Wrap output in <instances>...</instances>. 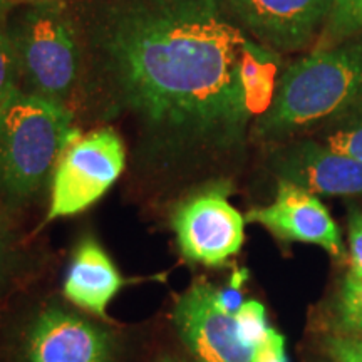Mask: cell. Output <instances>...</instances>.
Segmentation results:
<instances>
[{"mask_svg":"<svg viewBox=\"0 0 362 362\" xmlns=\"http://www.w3.org/2000/svg\"><path fill=\"white\" fill-rule=\"evenodd\" d=\"M226 0H117L93 34L112 107L129 115L156 160H187L243 139L247 35Z\"/></svg>","mask_w":362,"mask_h":362,"instance_id":"cell-1","label":"cell"},{"mask_svg":"<svg viewBox=\"0 0 362 362\" xmlns=\"http://www.w3.org/2000/svg\"><path fill=\"white\" fill-rule=\"evenodd\" d=\"M362 96V34L300 57L280 76L253 133L282 139L341 115Z\"/></svg>","mask_w":362,"mask_h":362,"instance_id":"cell-2","label":"cell"},{"mask_svg":"<svg viewBox=\"0 0 362 362\" xmlns=\"http://www.w3.org/2000/svg\"><path fill=\"white\" fill-rule=\"evenodd\" d=\"M81 133L64 103L13 90L0 104V200L21 208L52 176L66 148Z\"/></svg>","mask_w":362,"mask_h":362,"instance_id":"cell-3","label":"cell"},{"mask_svg":"<svg viewBox=\"0 0 362 362\" xmlns=\"http://www.w3.org/2000/svg\"><path fill=\"white\" fill-rule=\"evenodd\" d=\"M29 93L64 103L81 71V49L61 2L30 0L6 24Z\"/></svg>","mask_w":362,"mask_h":362,"instance_id":"cell-4","label":"cell"},{"mask_svg":"<svg viewBox=\"0 0 362 362\" xmlns=\"http://www.w3.org/2000/svg\"><path fill=\"white\" fill-rule=\"evenodd\" d=\"M126 165V148L112 128L79 134L62 153L51 183V205L44 223L83 214L101 200Z\"/></svg>","mask_w":362,"mask_h":362,"instance_id":"cell-5","label":"cell"},{"mask_svg":"<svg viewBox=\"0 0 362 362\" xmlns=\"http://www.w3.org/2000/svg\"><path fill=\"white\" fill-rule=\"evenodd\" d=\"M228 197L230 185L220 181L192 193L175 208L171 226L185 260L218 269L242 250L247 220Z\"/></svg>","mask_w":362,"mask_h":362,"instance_id":"cell-6","label":"cell"},{"mask_svg":"<svg viewBox=\"0 0 362 362\" xmlns=\"http://www.w3.org/2000/svg\"><path fill=\"white\" fill-rule=\"evenodd\" d=\"M173 322L193 362H253L257 347L240 336L235 315L216 304L215 287L194 280L176 300Z\"/></svg>","mask_w":362,"mask_h":362,"instance_id":"cell-7","label":"cell"},{"mask_svg":"<svg viewBox=\"0 0 362 362\" xmlns=\"http://www.w3.org/2000/svg\"><path fill=\"white\" fill-rule=\"evenodd\" d=\"M111 332L84 317L45 307L25 325L19 362H115Z\"/></svg>","mask_w":362,"mask_h":362,"instance_id":"cell-8","label":"cell"},{"mask_svg":"<svg viewBox=\"0 0 362 362\" xmlns=\"http://www.w3.org/2000/svg\"><path fill=\"white\" fill-rule=\"evenodd\" d=\"M245 220L262 225L282 242L315 245L336 260L346 259L341 230L327 206L317 194L291 181L279 180L277 193L270 205L252 208Z\"/></svg>","mask_w":362,"mask_h":362,"instance_id":"cell-9","label":"cell"},{"mask_svg":"<svg viewBox=\"0 0 362 362\" xmlns=\"http://www.w3.org/2000/svg\"><path fill=\"white\" fill-rule=\"evenodd\" d=\"M334 0H226L255 40L277 52L304 49L327 24Z\"/></svg>","mask_w":362,"mask_h":362,"instance_id":"cell-10","label":"cell"},{"mask_svg":"<svg viewBox=\"0 0 362 362\" xmlns=\"http://www.w3.org/2000/svg\"><path fill=\"white\" fill-rule=\"evenodd\" d=\"M279 180L317 197H362V163L329 148L320 139H300L272 160Z\"/></svg>","mask_w":362,"mask_h":362,"instance_id":"cell-11","label":"cell"},{"mask_svg":"<svg viewBox=\"0 0 362 362\" xmlns=\"http://www.w3.org/2000/svg\"><path fill=\"white\" fill-rule=\"evenodd\" d=\"M128 284L131 280L121 275L110 253L96 238L88 235L72 252L62 292L72 305L99 319H107L111 300Z\"/></svg>","mask_w":362,"mask_h":362,"instance_id":"cell-12","label":"cell"},{"mask_svg":"<svg viewBox=\"0 0 362 362\" xmlns=\"http://www.w3.org/2000/svg\"><path fill=\"white\" fill-rule=\"evenodd\" d=\"M279 52L247 37L240 62V83L252 117L262 116L270 107L279 86Z\"/></svg>","mask_w":362,"mask_h":362,"instance_id":"cell-13","label":"cell"},{"mask_svg":"<svg viewBox=\"0 0 362 362\" xmlns=\"http://www.w3.org/2000/svg\"><path fill=\"white\" fill-rule=\"evenodd\" d=\"M320 141L362 163V96L325 124Z\"/></svg>","mask_w":362,"mask_h":362,"instance_id":"cell-14","label":"cell"},{"mask_svg":"<svg viewBox=\"0 0 362 362\" xmlns=\"http://www.w3.org/2000/svg\"><path fill=\"white\" fill-rule=\"evenodd\" d=\"M337 314L342 327L351 336L362 337V279L346 275L337 300Z\"/></svg>","mask_w":362,"mask_h":362,"instance_id":"cell-15","label":"cell"},{"mask_svg":"<svg viewBox=\"0 0 362 362\" xmlns=\"http://www.w3.org/2000/svg\"><path fill=\"white\" fill-rule=\"evenodd\" d=\"M325 25L334 39L344 40L362 34V0H334Z\"/></svg>","mask_w":362,"mask_h":362,"instance_id":"cell-16","label":"cell"},{"mask_svg":"<svg viewBox=\"0 0 362 362\" xmlns=\"http://www.w3.org/2000/svg\"><path fill=\"white\" fill-rule=\"evenodd\" d=\"M233 315L240 336L250 346L257 347L269 334L270 325L267 322V310L260 302L245 300Z\"/></svg>","mask_w":362,"mask_h":362,"instance_id":"cell-17","label":"cell"},{"mask_svg":"<svg viewBox=\"0 0 362 362\" xmlns=\"http://www.w3.org/2000/svg\"><path fill=\"white\" fill-rule=\"evenodd\" d=\"M21 79L19 64H17L16 51L8 37L6 25L0 21V104L17 90V81Z\"/></svg>","mask_w":362,"mask_h":362,"instance_id":"cell-18","label":"cell"},{"mask_svg":"<svg viewBox=\"0 0 362 362\" xmlns=\"http://www.w3.org/2000/svg\"><path fill=\"white\" fill-rule=\"evenodd\" d=\"M349 274L362 279V210L352 208L349 215Z\"/></svg>","mask_w":362,"mask_h":362,"instance_id":"cell-19","label":"cell"},{"mask_svg":"<svg viewBox=\"0 0 362 362\" xmlns=\"http://www.w3.org/2000/svg\"><path fill=\"white\" fill-rule=\"evenodd\" d=\"M327 352L336 362H362V337H357V336L329 337Z\"/></svg>","mask_w":362,"mask_h":362,"instance_id":"cell-20","label":"cell"},{"mask_svg":"<svg viewBox=\"0 0 362 362\" xmlns=\"http://www.w3.org/2000/svg\"><path fill=\"white\" fill-rule=\"evenodd\" d=\"M253 362H288L287 349H285V337L277 329L270 327L264 341L257 346Z\"/></svg>","mask_w":362,"mask_h":362,"instance_id":"cell-21","label":"cell"},{"mask_svg":"<svg viewBox=\"0 0 362 362\" xmlns=\"http://www.w3.org/2000/svg\"><path fill=\"white\" fill-rule=\"evenodd\" d=\"M245 282V272H237L233 275V279L230 280V285L226 288H215V298L216 304L221 309L235 314L240 307L243 305V292H242V284Z\"/></svg>","mask_w":362,"mask_h":362,"instance_id":"cell-22","label":"cell"},{"mask_svg":"<svg viewBox=\"0 0 362 362\" xmlns=\"http://www.w3.org/2000/svg\"><path fill=\"white\" fill-rule=\"evenodd\" d=\"M2 206L4 203L0 200V287H2L4 280L7 277L8 260H11V242H8V232Z\"/></svg>","mask_w":362,"mask_h":362,"instance_id":"cell-23","label":"cell"},{"mask_svg":"<svg viewBox=\"0 0 362 362\" xmlns=\"http://www.w3.org/2000/svg\"><path fill=\"white\" fill-rule=\"evenodd\" d=\"M158 362H187V361H181V359H178V357H173V356H165V357H161Z\"/></svg>","mask_w":362,"mask_h":362,"instance_id":"cell-24","label":"cell"},{"mask_svg":"<svg viewBox=\"0 0 362 362\" xmlns=\"http://www.w3.org/2000/svg\"><path fill=\"white\" fill-rule=\"evenodd\" d=\"M7 8V0H0V21H2V13Z\"/></svg>","mask_w":362,"mask_h":362,"instance_id":"cell-25","label":"cell"}]
</instances>
